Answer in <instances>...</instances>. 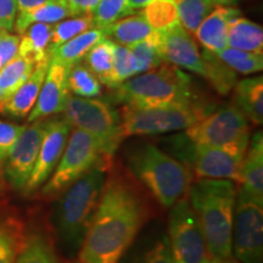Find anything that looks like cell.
I'll return each instance as SVG.
<instances>
[{"mask_svg": "<svg viewBox=\"0 0 263 263\" xmlns=\"http://www.w3.org/2000/svg\"><path fill=\"white\" fill-rule=\"evenodd\" d=\"M147 218L139 190L127 179L108 178L82 242L80 262L120 263Z\"/></svg>", "mask_w": 263, "mask_h": 263, "instance_id": "1", "label": "cell"}, {"mask_svg": "<svg viewBox=\"0 0 263 263\" xmlns=\"http://www.w3.org/2000/svg\"><path fill=\"white\" fill-rule=\"evenodd\" d=\"M189 201L195 211L210 257H230L236 188L233 180L200 179L189 186Z\"/></svg>", "mask_w": 263, "mask_h": 263, "instance_id": "2", "label": "cell"}, {"mask_svg": "<svg viewBox=\"0 0 263 263\" xmlns=\"http://www.w3.org/2000/svg\"><path fill=\"white\" fill-rule=\"evenodd\" d=\"M115 100L129 106H172L199 101L190 76L167 62L115 88Z\"/></svg>", "mask_w": 263, "mask_h": 263, "instance_id": "3", "label": "cell"}, {"mask_svg": "<svg viewBox=\"0 0 263 263\" xmlns=\"http://www.w3.org/2000/svg\"><path fill=\"white\" fill-rule=\"evenodd\" d=\"M128 168L163 207H171L185 195L192 184L189 167L153 144L132 151Z\"/></svg>", "mask_w": 263, "mask_h": 263, "instance_id": "4", "label": "cell"}, {"mask_svg": "<svg viewBox=\"0 0 263 263\" xmlns=\"http://www.w3.org/2000/svg\"><path fill=\"white\" fill-rule=\"evenodd\" d=\"M106 180V167L98 164L65 190L59 205L58 224L61 239L71 249L82 246Z\"/></svg>", "mask_w": 263, "mask_h": 263, "instance_id": "5", "label": "cell"}, {"mask_svg": "<svg viewBox=\"0 0 263 263\" xmlns=\"http://www.w3.org/2000/svg\"><path fill=\"white\" fill-rule=\"evenodd\" d=\"M211 106L196 101L172 106H129L121 112L123 138L133 136H155L185 130L211 112Z\"/></svg>", "mask_w": 263, "mask_h": 263, "instance_id": "6", "label": "cell"}, {"mask_svg": "<svg viewBox=\"0 0 263 263\" xmlns=\"http://www.w3.org/2000/svg\"><path fill=\"white\" fill-rule=\"evenodd\" d=\"M62 112L72 127L98 141L105 156L112 155L124 139L121 115L107 101L70 95Z\"/></svg>", "mask_w": 263, "mask_h": 263, "instance_id": "7", "label": "cell"}, {"mask_svg": "<svg viewBox=\"0 0 263 263\" xmlns=\"http://www.w3.org/2000/svg\"><path fill=\"white\" fill-rule=\"evenodd\" d=\"M183 137L197 145L246 154L250 143L249 122L235 105H227L186 128Z\"/></svg>", "mask_w": 263, "mask_h": 263, "instance_id": "8", "label": "cell"}, {"mask_svg": "<svg viewBox=\"0 0 263 263\" xmlns=\"http://www.w3.org/2000/svg\"><path fill=\"white\" fill-rule=\"evenodd\" d=\"M104 157L106 156L98 141L90 134L74 128L71 130L58 166L43 188V194L52 196L65 192L91 168L103 164Z\"/></svg>", "mask_w": 263, "mask_h": 263, "instance_id": "9", "label": "cell"}, {"mask_svg": "<svg viewBox=\"0 0 263 263\" xmlns=\"http://www.w3.org/2000/svg\"><path fill=\"white\" fill-rule=\"evenodd\" d=\"M177 153L182 162L195 173L200 179H228L240 182L241 167L245 154L235 151L197 145L182 137H177Z\"/></svg>", "mask_w": 263, "mask_h": 263, "instance_id": "10", "label": "cell"}, {"mask_svg": "<svg viewBox=\"0 0 263 263\" xmlns=\"http://www.w3.org/2000/svg\"><path fill=\"white\" fill-rule=\"evenodd\" d=\"M170 212L168 241L176 263H202L210 257L201 227L189 199L180 197Z\"/></svg>", "mask_w": 263, "mask_h": 263, "instance_id": "11", "label": "cell"}, {"mask_svg": "<svg viewBox=\"0 0 263 263\" xmlns=\"http://www.w3.org/2000/svg\"><path fill=\"white\" fill-rule=\"evenodd\" d=\"M263 205L239 190L233 219V250L241 263L263 262Z\"/></svg>", "mask_w": 263, "mask_h": 263, "instance_id": "12", "label": "cell"}, {"mask_svg": "<svg viewBox=\"0 0 263 263\" xmlns=\"http://www.w3.org/2000/svg\"><path fill=\"white\" fill-rule=\"evenodd\" d=\"M71 130L72 126L65 118L44 122V134L37 162L25 186L27 192H34L49 179L61 159Z\"/></svg>", "mask_w": 263, "mask_h": 263, "instance_id": "13", "label": "cell"}, {"mask_svg": "<svg viewBox=\"0 0 263 263\" xmlns=\"http://www.w3.org/2000/svg\"><path fill=\"white\" fill-rule=\"evenodd\" d=\"M32 123V126L25 127L8 159L5 160L6 177L15 189H25L41 149L44 122L35 121Z\"/></svg>", "mask_w": 263, "mask_h": 263, "instance_id": "14", "label": "cell"}, {"mask_svg": "<svg viewBox=\"0 0 263 263\" xmlns=\"http://www.w3.org/2000/svg\"><path fill=\"white\" fill-rule=\"evenodd\" d=\"M157 47L164 62L205 78L206 68L201 52L182 25L157 32Z\"/></svg>", "mask_w": 263, "mask_h": 263, "instance_id": "15", "label": "cell"}, {"mask_svg": "<svg viewBox=\"0 0 263 263\" xmlns=\"http://www.w3.org/2000/svg\"><path fill=\"white\" fill-rule=\"evenodd\" d=\"M70 68L71 66L65 62L51 58L37 103L28 115V122L41 121L43 118L64 111L67 99L70 97L67 82Z\"/></svg>", "mask_w": 263, "mask_h": 263, "instance_id": "16", "label": "cell"}, {"mask_svg": "<svg viewBox=\"0 0 263 263\" xmlns=\"http://www.w3.org/2000/svg\"><path fill=\"white\" fill-rule=\"evenodd\" d=\"M50 60H45L35 65L34 70L25 83L18 87L10 97L0 101V114L16 118L28 116L37 103L39 91L47 76Z\"/></svg>", "mask_w": 263, "mask_h": 263, "instance_id": "17", "label": "cell"}, {"mask_svg": "<svg viewBox=\"0 0 263 263\" xmlns=\"http://www.w3.org/2000/svg\"><path fill=\"white\" fill-rule=\"evenodd\" d=\"M239 10L230 6H215L195 31V37L205 50L218 52L228 47L227 35L230 20L239 16Z\"/></svg>", "mask_w": 263, "mask_h": 263, "instance_id": "18", "label": "cell"}, {"mask_svg": "<svg viewBox=\"0 0 263 263\" xmlns=\"http://www.w3.org/2000/svg\"><path fill=\"white\" fill-rule=\"evenodd\" d=\"M240 192L263 205V137L255 133L250 140L240 176Z\"/></svg>", "mask_w": 263, "mask_h": 263, "instance_id": "19", "label": "cell"}, {"mask_svg": "<svg viewBox=\"0 0 263 263\" xmlns=\"http://www.w3.org/2000/svg\"><path fill=\"white\" fill-rule=\"evenodd\" d=\"M235 106L246 120L256 126L263 122V78L252 77L236 82L234 85Z\"/></svg>", "mask_w": 263, "mask_h": 263, "instance_id": "20", "label": "cell"}, {"mask_svg": "<svg viewBox=\"0 0 263 263\" xmlns=\"http://www.w3.org/2000/svg\"><path fill=\"white\" fill-rule=\"evenodd\" d=\"M103 31L107 38H112L115 43L124 47H130L146 39H154L157 35V32L150 27L140 12L124 16L108 25Z\"/></svg>", "mask_w": 263, "mask_h": 263, "instance_id": "21", "label": "cell"}, {"mask_svg": "<svg viewBox=\"0 0 263 263\" xmlns=\"http://www.w3.org/2000/svg\"><path fill=\"white\" fill-rule=\"evenodd\" d=\"M52 26L49 24H32L20 37L18 55L28 58L35 65L50 60V43Z\"/></svg>", "mask_w": 263, "mask_h": 263, "instance_id": "22", "label": "cell"}, {"mask_svg": "<svg viewBox=\"0 0 263 263\" xmlns=\"http://www.w3.org/2000/svg\"><path fill=\"white\" fill-rule=\"evenodd\" d=\"M227 45L239 50L263 52V29L256 22L241 16H236L229 22Z\"/></svg>", "mask_w": 263, "mask_h": 263, "instance_id": "23", "label": "cell"}, {"mask_svg": "<svg viewBox=\"0 0 263 263\" xmlns=\"http://www.w3.org/2000/svg\"><path fill=\"white\" fill-rule=\"evenodd\" d=\"M72 16L74 15L66 0H49L48 3L31 10V11L16 16L14 28L18 34H22L26 28L32 24L42 22V24L55 25L62 20L72 17Z\"/></svg>", "mask_w": 263, "mask_h": 263, "instance_id": "24", "label": "cell"}, {"mask_svg": "<svg viewBox=\"0 0 263 263\" xmlns=\"http://www.w3.org/2000/svg\"><path fill=\"white\" fill-rule=\"evenodd\" d=\"M105 37L106 35L103 29L97 27L87 29L68 42L61 44L60 47L54 49L51 52V58L65 62L68 66H73L74 64L81 62L82 59L87 55V52Z\"/></svg>", "mask_w": 263, "mask_h": 263, "instance_id": "25", "label": "cell"}, {"mask_svg": "<svg viewBox=\"0 0 263 263\" xmlns=\"http://www.w3.org/2000/svg\"><path fill=\"white\" fill-rule=\"evenodd\" d=\"M34 67L35 64L31 59L17 54L0 68V90L3 93V100L25 83Z\"/></svg>", "mask_w": 263, "mask_h": 263, "instance_id": "26", "label": "cell"}, {"mask_svg": "<svg viewBox=\"0 0 263 263\" xmlns=\"http://www.w3.org/2000/svg\"><path fill=\"white\" fill-rule=\"evenodd\" d=\"M201 57L205 62L206 80L219 94H228L236 84V72L226 65L215 52L203 50Z\"/></svg>", "mask_w": 263, "mask_h": 263, "instance_id": "27", "label": "cell"}, {"mask_svg": "<svg viewBox=\"0 0 263 263\" xmlns=\"http://www.w3.org/2000/svg\"><path fill=\"white\" fill-rule=\"evenodd\" d=\"M140 14L156 32L166 31L180 25L178 9L174 0H154L141 9Z\"/></svg>", "mask_w": 263, "mask_h": 263, "instance_id": "28", "label": "cell"}, {"mask_svg": "<svg viewBox=\"0 0 263 263\" xmlns=\"http://www.w3.org/2000/svg\"><path fill=\"white\" fill-rule=\"evenodd\" d=\"M16 263H60L50 241L44 235L31 234L24 239Z\"/></svg>", "mask_w": 263, "mask_h": 263, "instance_id": "29", "label": "cell"}, {"mask_svg": "<svg viewBox=\"0 0 263 263\" xmlns=\"http://www.w3.org/2000/svg\"><path fill=\"white\" fill-rule=\"evenodd\" d=\"M115 47H116V43L112 39L105 37L99 41L84 57L88 68L103 83L106 82L112 70Z\"/></svg>", "mask_w": 263, "mask_h": 263, "instance_id": "30", "label": "cell"}, {"mask_svg": "<svg viewBox=\"0 0 263 263\" xmlns=\"http://www.w3.org/2000/svg\"><path fill=\"white\" fill-rule=\"evenodd\" d=\"M137 74H139V67H138L137 59L134 58L133 52L128 47L116 43L112 70L104 84L111 89H115L123 82Z\"/></svg>", "mask_w": 263, "mask_h": 263, "instance_id": "31", "label": "cell"}, {"mask_svg": "<svg viewBox=\"0 0 263 263\" xmlns=\"http://www.w3.org/2000/svg\"><path fill=\"white\" fill-rule=\"evenodd\" d=\"M68 89L81 98H95L101 94V84L87 65L74 64L68 72Z\"/></svg>", "mask_w": 263, "mask_h": 263, "instance_id": "32", "label": "cell"}, {"mask_svg": "<svg viewBox=\"0 0 263 263\" xmlns=\"http://www.w3.org/2000/svg\"><path fill=\"white\" fill-rule=\"evenodd\" d=\"M93 27H95L93 14L72 16V17H67V20H62L55 24L52 26L50 54L54 49L60 47L61 44Z\"/></svg>", "mask_w": 263, "mask_h": 263, "instance_id": "33", "label": "cell"}, {"mask_svg": "<svg viewBox=\"0 0 263 263\" xmlns=\"http://www.w3.org/2000/svg\"><path fill=\"white\" fill-rule=\"evenodd\" d=\"M216 55L236 73L252 74L262 71L263 68L262 54L227 47L223 50L216 52Z\"/></svg>", "mask_w": 263, "mask_h": 263, "instance_id": "34", "label": "cell"}, {"mask_svg": "<svg viewBox=\"0 0 263 263\" xmlns=\"http://www.w3.org/2000/svg\"><path fill=\"white\" fill-rule=\"evenodd\" d=\"M178 9L180 25L190 34H194L210 12L212 11L213 4L211 0H174Z\"/></svg>", "mask_w": 263, "mask_h": 263, "instance_id": "35", "label": "cell"}, {"mask_svg": "<svg viewBox=\"0 0 263 263\" xmlns=\"http://www.w3.org/2000/svg\"><path fill=\"white\" fill-rule=\"evenodd\" d=\"M14 222L0 221V263H16L24 239Z\"/></svg>", "mask_w": 263, "mask_h": 263, "instance_id": "36", "label": "cell"}, {"mask_svg": "<svg viewBox=\"0 0 263 263\" xmlns=\"http://www.w3.org/2000/svg\"><path fill=\"white\" fill-rule=\"evenodd\" d=\"M128 15H132L128 10V0H100L93 12L94 26L104 29Z\"/></svg>", "mask_w": 263, "mask_h": 263, "instance_id": "37", "label": "cell"}, {"mask_svg": "<svg viewBox=\"0 0 263 263\" xmlns=\"http://www.w3.org/2000/svg\"><path fill=\"white\" fill-rule=\"evenodd\" d=\"M128 48L130 49L134 58L137 59L139 73L159 67L164 62L159 51V47H157V35L154 39H146V41L139 42Z\"/></svg>", "mask_w": 263, "mask_h": 263, "instance_id": "38", "label": "cell"}, {"mask_svg": "<svg viewBox=\"0 0 263 263\" xmlns=\"http://www.w3.org/2000/svg\"><path fill=\"white\" fill-rule=\"evenodd\" d=\"M25 127L0 120V162L8 159Z\"/></svg>", "mask_w": 263, "mask_h": 263, "instance_id": "39", "label": "cell"}, {"mask_svg": "<svg viewBox=\"0 0 263 263\" xmlns=\"http://www.w3.org/2000/svg\"><path fill=\"white\" fill-rule=\"evenodd\" d=\"M133 263H176L168 238L161 239L149 251Z\"/></svg>", "mask_w": 263, "mask_h": 263, "instance_id": "40", "label": "cell"}, {"mask_svg": "<svg viewBox=\"0 0 263 263\" xmlns=\"http://www.w3.org/2000/svg\"><path fill=\"white\" fill-rule=\"evenodd\" d=\"M20 35L9 31L0 33V68L18 54Z\"/></svg>", "mask_w": 263, "mask_h": 263, "instance_id": "41", "label": "cell"}, {"mask_svg": "<svg viewBox=\"0 0 263 263\" xmlns=\"http://www.w3.org/2000/svg\"><path fill=\"white\" fill-rule=\"evenodd\" d=\"M17 16V3L16 0H0V22L11 31L14 28Z\"/></svg>", "mask_w": 263, "mask_h": 263, "instance_id": "42", "label": "cell"}, {"mask_svg": "<svg viewBox=\"0 0 263 263\" xmlns=\"http://www.w3.org/2000/svg\"><path fill=\"white\" fill-rule=\"evenodd\" d=\"M100 0H66L74 16L93 14Z\"/></svg>", "mask_w": 263, "mask_h": 263, "instance_id": "43", "label": "cell"}, {"mask_svg": "<svg viewBox=\"0 0 263 263\" xmlns=\"http://www.w3.org/2000/svg\"><path fill=\"white\" fill-rule=\"evenodd\" d=\"M48 2L49 0H16V3H17V15L31 11V10L38 8V6L45 4Z\"/></svg>", "mask_w": 263, "mask_h": 263, "instance_id": "44", "label": "cell"}, {"mask_svg": "<svg viewBox=\"0 0 263 263\" xmlns=\"http://www.w3.org/2000/svg\"><path fill=\"white\" fill-rule=\"evenodd\" d=\"M153 2L154 0H128V10H129L130 14H134V12L144 9Z\"/></svg>", "mask_w": 263, "mask_h": 263, "instance_id": "45", "label": "cell"}, {"mask_svg": "<svg viewBox=\"0 0 263 263\" xmlns=\"http://www.w3.org/2000/svg\"><path fill=\"white\" fill-rule=\"evenodd\" d=\"M202 263H239V262L230 256V257H209Z\"/></svg>", "mask_w": 263, "mask_h": 263, "instance_id": "46", "label": "cell"}, {"mask_svg": "<svg viewBox=\"0 0 263 263\" xmlns=\"http://www.w3.org/2000/svg\"><path fill=\"white\" fill-rule=\"evenodd\" d=\"M238 0H211L213 6H232Z\"/></svg>", "mask_w": 263, "mask_h": 263, "instance_id": "47", "label": "cell"}, {"mask_svg": "<svg viewBox=\"0 0 263 263\" xmlns=\"http://www.w3.org/2000/svg\"><path fill=\"white\" fill-rule=\"evenodd\" d=\"M6 31H8V28H6L5 26L3 25L2 22H0V33H3V32H6ZM9 32H10V31H9Z\"/></svg>", "mask_w": 263, "mask_h": 263, "instance_id": "48", "label": "cell"}, {"mask_svg": "<svg viewBox=\"0 0 263 263\" xmlns=\"http://www.w3.org/2000/svg\"><path fill=\"white\" fill-rule=\"evenodd\" d=\"M3 100V93H2V90H0V101Z\"/></svg>", "mask_w": 263, "mask_h": 263, "instance_id": "49", "label": "cell"}, {"mask_svg": "<svg viewBox=\"0 0 263 263\" xmlns=\"http://www.w3.org/2000/svg\"><path fill=\"white\" fill-rule=\"evenodd\" d=\"M71 263H82V262H80V261H77V262H71Z\"/></svg>", "mask_w": 263, "mask_h": 263, "instance_id": "50", "label": "cell"}]
</instances>
